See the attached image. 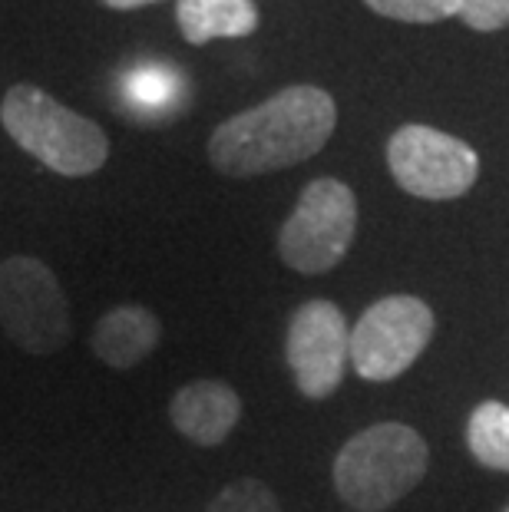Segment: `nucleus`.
<instances>
[{
    "mask_svg": "<svg viewBox=\"0 0 509 512\" xmlns=\"http://www.w3.org/2000/svg\"><path fill=\"white\" fill-rule=\"evenodd\" d=\"M123 93L139 113H169L182 100V80L169 67H136L129 70Z\"/></svg>",
    "mask_w": 509,
    "mask_h": 512,
    "instance_id": "nucleus-13",
    "label": "nucleus"
},
{
    "mask_svg": "<svg viewBox=\"0 0 509 512\" xmlns=\"http://www.w3.org/2000/svg\"><path fill=\"white\" fill-rule=\"evenodd\" d=\"M162 341V324L146 304H119L106 311L93 328V354L106 367L133 370L156 351Z\"/></svg>",
    "mask_w": 509,
    "mask_h": 512,
    "instance_id": "nucleus-10",
    "label": "nucleus"
},
{
    "mask_svg": "<svg viewBox=\"0 0 509 512\" xmlns=\"http://www.w3.org/2000/svg\"><path fill=\"white\" fill-rule=\"evenodd\" d=\"M7 136L57 176H93L110 159V139L93 119L53 100L34 83H14L0 103Z\"/></svg>",
    "mask_w": 509,
    "mask_h": 512,
    "instance_id": "nucleus-3",
    "label": "nucleus"
},
{
    "mask_svg": "<svg viewBox=\"0 0 509 512\" xmlns=\"http://www.w3.org/2000/svg\"><path fill=\"white\" fill-rule=\"evenodd\" d=\"M285 357L301 394L328 400L341 387L351 361V331L338 304L328 298L301 304L288 321Z\"/></svg>",
    "mask_w": 509,
    "mask_h": 512,
    "instance_id": "nucleus-8",
    "label": "nucleus"
},
{
    "mask_svg": "<svg viewBox=\"0 0 509 512\" xmlns=\"http://www.w3.org/2000/svg\"><path fill=\"white\" fill-rule=\"evenodd\" d=\"M467 446L486 470L509 473V407L500 400L476 403L467 423Z\"/></svg>",
    "mask_w": 509,
    "mask_h": 512,
    "instance_id": "nucleus-12",
    "label": "nucleus"
},
{
    "mask_svg": "<svg viewBox=\"0 0 509 512\" xmlns=\"http://www.w3.org/2000/svg\"><path fill=\"white\" fill-rule=\"evenodd\" d=\"M205 512H281V506L262 479H235L205 506Z\"/></svg>",
    "mask_w": 509,
    "mask_h": 512,
    "instance_id": "nucleus-14",
    "label": "nucleus"
},
{
    "mask_svg": "<svg viewBox=\"0 0 509 512\" xmlns=\"http://www.w3.org/2000/svg\"><path fill=\"white\" fill-rule=\"evenodd\" d=\"M460 20L480 34L509 27V0H460Z\"/></svg>",
    "mask_w": 509,
    "mask_h": 512,
    "instance_id": "nucleus-16",
    "label": "nucleus"
},
{
    "mask_svg": "<svg viewBox=\"0 0 509 512\" xmlns=\"http://www.w3.org/2000/svg\"><path fill=\"white\" fill-rule=\"evenodd\" d=\"M169 420L196 446H219L242 420V397L222 380H192L169 400Z\"/></svg>",
    "mask_w": 509,
    "mask_h": 512,
    "instance_id": "nucleus-9",
    "label": "nucleus"
},
{
    "mask_svg": "<svg viewBox=\"0 0 509 512\" xmlns=\"http://www.w3.org/2000/svg\"><path fill=\"white\" fill-rule=\"evenodd\" d=\"M374 14L400 20V24H437L460 14V0H364Z\"/></svg>",
    "mask_w": 509,
    "mask_h": 512,
    "instance_id": "nucleus-15",
    "label": "nucleus"
},
{
    "mask_svg": "<svg viewBox=\"0 0 509 512\" xmlns=\"http://www.w3.org/2000/svg\"><path fill=\"white\" fill-rule=\"evenodd\" d=\"M334 126L338 106L328 90L311 83L285 86L272 100L225 119L209 136V162L232 179L265 176L318 156Z\"/></svg>",
    "mask_w": 509,
    "mask_h": 512,
    "instance_id": "nucleus-1",
    "label": "nucleus"
},
{
    "mask_svg": "<svg viewBox=\"0 0 509 512\" xmlns=\"http://www.w3.org/2000/svg\"><path fill=\"white\" fill-rule=\"evenodd\" d=\"M387 166L394 182L414 199H460L480 179V156L470 143L433 126H400L387 143Z\"/></svg>",
    "mask_w": 509,
    "mask_h": 512,
    "instance_id": "nucleus-7",
    "label": "nucleus"
},
{
    "mask_svg": "<svg viewBox=\"0 0 509 512\" xmlns=\"http://www.w3.org/2000/svg\"><path fill=\"white\" fill-rule=\"evenodd\" d=\"M427 440L407 423H374L334 456V489L354 512H384L427 476Z\"/></svg>",
    "mask_w": 509,
    "mask_h": 512,
    "instance_id": "nucleus-2",
    "label": "nucleus"
},
{
    "mask_svg": "<svg viewBox=\"0 0 509 512\" xmlns=\"http://www.w3.org/2000/svg\"><path fill=\"white\" fill-rule=\"evenodd\" d=\"M503 512H509V506H503Z\"/></svg>",
    "mask_w": 509,
    "mask_h": 512,
    "instance_id": "nucleus-18",
    "label": "nucleus"
},
{
    "mask_svg": "<svg viewBox=\"0 0 509 512\" xmlns=\"http://www.w3.org/2000/svg\"><path fill=\"white\" fill-rule=\"evenodd\" d=\"M176 24L192 47L219 37H248L258 30V7L252 0H179Z\"/></svg>",
    "mask_w": 509,
    "mask_h": 512,
    "instance_id": "nucleus-11",
    "label": "nucleus"
},
{
    "mask_svg": "<svg viewBox=\"0 0 509 512\" xmlns=\"http://www.w3.org/2000/svg\"><path fill=\"white\" fill-rule=\"evenodd\" d=\"M106 7L113 10H139V7H149V4H159V0H103Z\"/></svg>",
    "mask_w": 509,
    "mask_h": 512,
    "instance_id": "nucleus-17",
    "label": "nucleus"
},
{
    "mask_svg": "<svg viewBox=\"0 0 509 512\" xmlns=\"http://www.w3.org/2000/svg\"><path fill=\"white\" fill-rule=\"evenodd\" d=\"M0 328L24 354L47 357L70 341V304L40 258L0 261Z\"/></svg>",
    "mask_w": 509,
    "mask_h": 512,
    "instance_id": "nucleus-5",
    "label": "nucleus"
},
{
    "mask_svg": "<svg viewBox=\"0 0 509 512\" xmlns=\"http://www.w3.org/2000/svg\"><path fill=\"white\" fill-rule=\"evenodd\" d=\"M357 232V199L338 179H314L278 232V255L298 275H324L348 255Z\"/></svg>",
    "mask_w": 509,
    "mask_h": 512,
    "instance_id": "nucleus-4",
    "label": "nucleus"
},
{
    "mask_svg": "<svg viewBox=\"0 0 509 512\" xmlns=\"http://www.w3.org/2000/svg\"><path fill=\"white\" fill-rule=\"evenodd\" d=\"M433 311L414 294H387L374 301L351 328V364L361 380L387 384L407 374L433 341Z\"/></svg>",
    "mask_w": 509,
    "mask_h": 512,
    "instance_id": "nucleus-6",
    "label": "nucleus"
}]
</instances>
